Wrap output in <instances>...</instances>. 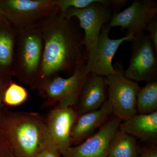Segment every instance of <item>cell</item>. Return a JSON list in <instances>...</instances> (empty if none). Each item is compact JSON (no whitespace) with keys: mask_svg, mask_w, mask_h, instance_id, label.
<instances>
[{"mask_svg":"<svg viewBox=\"0 0 157 157\" xmlns=\"http://www.w3.org/2000/svg\"><path fill=\"white\" fill-rule=\"evenodd\" d=\"M39 26L43 39V52L36 85L42 80L59 76L60 73L71 75L86 64L87 52L82 45L83 37L71 18L66 17L56 8Z\"/></svg>","mask_w":157,"mask_h":157,"instance_id":"cell-1","label":"cell"},{"mask_svg":"<svg viewBox=\"0 0 157 157\" xmlns=\"http://www.w3.org/2000/svg\"><path fill=\"white\" fill-rule=\"evenodd\" d=\"M136 110L138 114H150L157 111V81L147 83L137 93Z\"/></svg>","mask_w":157,"mask_h":157,"instance_id":"cell-18","label":"cell"},{"mask_svg":"<svg viewBox=\"0 0 157 157\" xmlns=\"http://www.w3.org/2000/svg\"><path fill=\"white\" fill-rule=\"evenodd\" d=\"M113 114L112 106L108 99L99 109L78 116L71 130V146L78 144L96 129L101 128Z\"/></svg>","mask_w":157,"mask_h":157,"instance_id":"cell-13","label":"cell"},{"mask_svg":"<svg viewBox=\"0 0 157 157\" xmlns=\"http://www.w3.org/2000/svg\"><path fill=\"white\" fill-rule=\"evenodd\" d=\"M157 15L156 2L137 0L123 11L113 14L109 24L111 28L121 27L127 29V35L135 36L146 31L149 24Z\"/></svg>","mask_w":157,"mask_h":157,"instance_id":"cell-11","label":"cell"},{"mask_svg":"<svg viewBox=\"0 0 157 157\" xmlns=\"http://www.w3.org/2000/svg\"><path fill=\"white\" fill-rule=\"evenodd\" d=\"M111 29L109 23L103 27L96 45L87 53L86 66L90 73L106 77L115 73L112 62L119 47L124 42L135 38L134 34H129L120 39H110Z\"/></svg>","mask_w":157,"mask_h":157,"instance_id":"cell-9","label":"cell"},{"mask_svg":"<svg viewBox=\"0 0 157 157\" xmlns=\"http://www.w3.org/2000/svg\"><path fill=\"white\" fill-rule=\"evenodd\" d=\"M36 157H61V155L56 151L45 149L40 151Z\"/></svg>","mask_w":157,"mask_h":157,"instance_id":"cell-22","label":"cell"},{"mask_svg":"<svg viewBox=\"0 0 157 157\" xmlns=\"http://www.w3.org/2000/svg\"><path fill=\"white\" fill-rule=\"evenodd\" d=\"M105 77L90 73L77 101L78 116L97 110L106 101Z\"/></svg>","mask_w":157,"mask_h":157,"instance_id":"cell-14","label":"cell"},{"mask_svg":"<svg viewBox=\"0 0 157 157\" xmlns=\"http://www.w3.org/2000/svg\"><path fill=\"white\" fill-rule=\"evenodd\" d=\"M14 157V156H13V157Z\"/></svg>","mask_w":157,"mask_h":157,"instance_id":"cell-26","label":"cell"},{"mask_svg":"<svg viewBox=\"0 0 157 157\" xmlns=\"http://www.w3.org/2000/svg\"><path fill=\"white\" fill-rule=\"evenodd\" d=\"M113 67L115 72L105 77V84L113 114L123 121L137 113V97L140 87L136 82L126 77L122 65L117 63Z\"/></svg>","mask_w":157,"mask_h":157,"instance_id":"cell-5","label":"cell"},{"mask_svg":"<svg viewBox=\"0 0 157 157\" xmlns=\"http://www.w3.org/2000/svg\"><path fill=\"white\" fill-rule=\"evenodd\" d=\"M121 121L117 117L108 120L98 132L75 146H70L63 157H107L111 139Z\"/></svg>","mask_w":157,"mask_h":157,"instance_id":"cell-12","label":"cell"},{"mask_svg":"<svg viewBox=\"0 0 157 157\" xmlns=\"http://www.w3.org/2000/svg\"><path fill=\"white\" fill-rule=\"evenodd\" d=\"M4 128L6 141L15 157H36L46 148L45 120L39 114L11 112Z\"/></svg>","mask_w":157,"mask_h":157,"instance_id":"cell-2","label":"cell"},{"mask_svg":"<svg viewBox=\"0 0 157 157\" xmlns=\"http://www.w3.org/2000/svg\"><path fill=\"white\" fill-rule=\"evenodd\" d=\"M17 31L4 16L0 17V76L10 83L14 76L13 62Z\"/></svg>","mask_w":157,"mask_h":157,"instance_id":"cell-15","label":"cell"},{"mask_svg":"<svg viewBox=\"0 0 157 157\" xmlns=\"http://www.w3.org/2000/svg\"><path fill=\"white\" fill-rule=\"evenodd\" d=\"M131 42L132 55L128 67L124 71L125 76L136 82L156 80L157 52L148 35L137 34Z\"/></svg>","mask_w":157,"mask_h":157,"instance_id":"cell-8","label":"cell"},{"mask_svg":"<svg viewBox=\"0 0 157 157\" xmlns=\"http://www.w3.org/2000/svg\"><path fill=\"white\" fill-rule=\"evenodd\" d=\"M146 31L149 33L148 36L157 52V18H154L149 24Z\"/></svg>","mask_w":157,"mask_h":157,"instance_id":"cell-21","label":"cell"},{"mask_svg":"<svg viewBox=\"0 0 157 157\" xmlns=\"http://www.w3.org/2000/svg\"><path fill=\"white\" fill-rule=\"evenodd\" d=\"M112 1L101 0L82 9H68L64 15L69 18L79 20L84 32L82 45L86 52L94 47L103 27L109 23L112 14Z\"/></svg>","mask_w":157,"mask_h":157,"instance_id":"cell-7","label":"cell"},{"mask_svg":"<svg viewBox=\"0 0 157 157\" xmlns=\"http://www.w3.org/2000/svg\"><path fill=\"white\" fill-rule=\"evenodd\" d=\"M73 107H57L50 110L45 120L47 144L45 149L56 151L63 156L71 146V130L78 117Z\"/></svg>","mask_w":157,"mask_h":157,"instance_id":"cell-10","label":"cell"},{"mask_svg":"<svg viewBox=\"0 0 157 157\" xmlns=\"http://www.w3.org/2000/svg\"><path fill=\"white\" fill-rule=\"evenodd\" d=\"M28 97V93L24 87L11 82L5 91L3 100L6 105L14 107L24 103Z\"/></svg>","mask_w":157,"mask_h":157,"instance_id":"cell-19","label":"cell"},{"mask_svg":"<svg viewBox=\"0 0 157 157\" xmlns=\"http://www.w3.org/2000/svg\"><path fill=\"white\" fill-rule=\"evenodd\" d=\"M43 52L39 24L17 31L13 73L20 82L34 88L41 71Z\"/></svg>","mask_w":157,"mask_h":157,"instance_id":"cell-3","label":"cell"},{"mask_svg":"<svg viewBox=\"0 0 157 157\" xmlns=\"http://www.w3.org/2000/svg\"><path fill=\"white\" fill-rule=\"evenodd\" d=\"M101 0H54L56 6L63 14L68 9H82Z\"/></svg>","mask_w":157,"mask_h":157,"instance_id":"cell-20","label":"cell"},{"mask_svg":"<svg viewBox=\"0 0 157 157\" xmlns=\"http://www.w3.org/2000/svg\"><path fill=\"white\" fill-rule=\"evenodd\" d=\"M119 129L142 141L157 137V111L150 114H135L121 122Z\"/></svg>","mask_w":157,"mask_h":157,"instance_id":"cell-16","label":"cell"},{"mask_svg":"<svg viewBox=\"0 0 157 157\" xmlns=\"http://www.w3.org/2000/svg\"><path fill=\"white\" fill-rule=\"evenodd\" d=\"M138 146L136 139L118 129L109 143L108 157H137Z\"/></svg>","mask_w":157,"mask_h":157,"instance_id":"cell-17","label":"cell"},{"mask_svg":"<svg viewBox=\"0 0 157 157\" xmlns=\"http://www.w3.org/2000/svg\"><path fill=\"white\" fill-rule=\"evenodd\" d=\"M2 16H3V11L1 6H0V17H2Z\"/></svg>","mask_w":157,"mask_h":157,"instance_id":"cell-25","label":"cell"},{"mask_svg":"<svg viewBox=\"0 0 157 157\" xmlns=\"http://www.w3.org/2000/svg\"></svg>","mask_w":157,"mask_h":157,"instance_id":"cell-27","label":"cell"},{"mask_svg":"<svg viewBox=\"0 0 157 157\" xmlns=\"http://www.w3.org/2000/svg\"><path fill=\"white\" fill-rule=\"evenodd\" d=\"M3 16L17 31L37 25L56 10L54 0L0 1Z\"/></svg>","mask_w":157,"mask_h":157,"instance_id":"cell-6","label":"cell"},{"mask_svg":"<svg viewBox=\"0 0 157 157\" xmlns=\"http://www.w3.org/2000/svg\"><path fill=\"white\" fill-rule=\"evenodd\" d=\"M90 73L86 64L67 78L54 76L39 82L34 89L45 100V106L58 103L60 107H73L77 104L81 90Z\"/></svg>","mask_w":157,"mask_h":157,"instance_id":"cell-4","label":"cell"},{"mask_svg":"<svg viewBox=\"0 0 157 157\" xmlns=\"http://www.w3.org/2000/svg\"><path fill=\"white\" fill-rule=\"evenodd\" d=\"M139 157H157L156 148H148L143 150Z\"/></svg>","mask_w":157,"mask_h":157,"instance_id":"cell-23","label":"cell"},{"mask_svg":"<svg viewBox=\"0 0 157 157\" xmlns=\"http://www.w3.org/2000/svg\"><path fill=\"white\" fill-rule=\"evenodd\" d=\"M6 89L3 88V86H2V84H1V82H0V99L2 98V99L3 100L4 93H5Z\"/></svg>","mask_w":157,"mask_h":157,"instance_id":"cell-24","label":"cell"}]
</instances>
